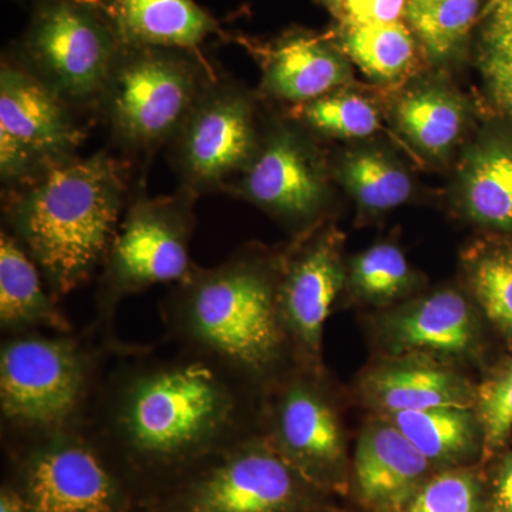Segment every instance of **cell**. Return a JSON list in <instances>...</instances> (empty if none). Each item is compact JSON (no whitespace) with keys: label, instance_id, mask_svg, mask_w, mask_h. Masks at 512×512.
I'll return each instance as SVG.
<instances>
[{"label":"cell","instance_id":"6da1fadb","mask_svg":"<svg viewBox=\"0 0 512 512\" xmlns=\"http://www.w3.org/2000/svg\"><path fill=\"white\" fill-rule=\"evenodd\" d=\"M262 397L208 357L131 345L111 359L86 426L146 508L261 431Z\"/></svg>","mask_w":512,"mask_h":512},{"label":"cell","instance_id":"7a4b0ae2","mask_svg":"<svg viewBox=\"0 0 512 512\" xmlns=\"http://www.w3.org/2000/svg\"><path fill=\"white\" fill-rule=\"evenodd\" d=\"M285 249L249 245L195 265L160 302L165 342L208 357L262 396L298 367L278 305Z\"/></svg>","mask_w":512,"mask_h":512},{"label":"cell","instance_id":"3957f363","mask_svg":"<svg viewBox=\"0 0 512 512\" xmlns=\"http://www.w3.org/2000/svg\"><path fill=\"white\" fill-rule=\"evenodd\" d=\"M130 197L126 164L99 151L5 191L2 229L60 299L100 271Z\"/></svg>","mask_w":512,"mask_h":512},{"label":"cell","instance_id":"277c9868","mask_svg":"<svg viewBox=\"0 0 512 512\" xmlns=\"http://www.w3.org/2000/svg\"><path fill=\"white\" fill-rule=\"evenodd\" d=\"M93 328L29 332L0 343L3 441L84 427L111 359L130 348Z\"/></svg>","mask_w":512,"mask_h":512},{"label":"cell","instance_id":"5b68a950","mask_svg":"<svg viewBox=\"0 0 512 512\" xmlns=\"http://www.w3.org/2000/svg\"><path fill=\"white\" fill-rule=\"evenodd\" d=\"M218 70L200 49L121 45L96 114L128 156L167 147Z\"/></svg>","mask_w":512,"mask_h":512},{"label":"cell","instance_id":"8992f818","mask_svg":"<svg viewBox=\"0 0 512 512\" xmlns=\"http://www.w3.org/2000/svg\"><path fill=\"white\" fill-rule=\"evenodd\" d=\"M198 195L177 188L171 195L148 197L143 184L131 194L116 234L101 264L94 293L96 318L90 325L111 343L121 303L161 284H178L191 274V242Z\"/></svg>","mask_w":512,"mask_h":512},{"label":"cell","instance_id":"52a82bcc","mask_svg":"<svg viewBox=\"0 0 512 512\" xmlns=\"http://www.w3.org/2000/svg\"><path fill=\"white\" fill-rule=\"evenodd\" d=\"M151 512H346L293 468L262 431L158 495Z\"/></svg>","mask_w":512,"mask_h":512},{"label":"cell","instance_id":"ba28073f","mask_svg":"<svg viewBox=\"0 0 512 512\" xmlns=\"http://www.w3.org/2000/svg\"><path fill=\"white\" fill-rule=\"evenodd\" d=\"M25 512H137L143 508L87 426L3 441Z\"/></svg>","mask_w":512,"mask_h":512},{"label":"cell","instance_id":"9c48e42d","mask_svg":"<svg viewBox=\"0 0 512 512\" xmlns=\"http://www.w3.org/2000/svg\"><path fill=\"white\" fill-rule=\"evenodd\" d=\"M121 42L100 0H33L12 53L76 111L96 113Z\"/></svg>","mask_w":512,"mask_h":512},{"label":"cell","instance_id":"30bf717a","mask_svg":"<svg viewBox=\"0 0 512 512\" xmlns=\"http://www.w3.org/2000/svg\"><path fill=\"white\" fill-rule=\"evenodd\" d=\"M261 134L254 94L218 70L168 143L178 188L198 197L227 192L254 158Z\"/></svg>","mask_w":512,"mask_h":512},{"label":"cell","instance_id":"8fae6325","mask_svg":"<svg viewBox=\"0 0 512 512\" xmlns=\"http://www.w3.org/2000/svg\"><path fill=\"white\" fill-rule=\"evenodd\" d=\"M77 111L8 52L0 64V180L5 191L79 158Z\"/></svg>","mask_w":512,"mask_h":512},{"label":"cell","instance_id":"7c38bea8","mask_svg":"<svg viewBox=\"0 0 512 512\" xmlns=\"http://www.w3.org/2000/svg\"><path fill=\"white\" fill-rule=\"evenodd\" d=\"M261 431L309 483L333 497L350 491L345 431L323 373L296 367L262 397Z\"/></svg>","mask_w":512,"mask_h":512},{"label":"cell","instance_id":"4fadbf2b","mask_svg":"<svg viewBox=\"0 0 512 512\" xmlns=\"http://www.w3.org/2000/svg\"><path fill=\"white\" fill-rule=\"evenodd\" d=\"M312 136L292 117L269 121L251 163L227 191L291 227L296 238L319 227L330 198L328 165Z\"/></svg>","mask_w":512,"mask_h":512},{"label":"cell","instance_id":"5bb4252c","mask_svg":"<svg viewBox=\"0 0 512 512\" xmlns=\"http://www.w3.org/2000/svg\"><path fill=\"white\" fill-rule=\"evenodd\" d=\"M343 238L322 225L295 238L285 249L278 305L296 363L323 373V329L333 303L348 284Z\"/></svg>","mask_w":512,"mask_h":512},{"label":"cell","instance_id":"9a60e30c","mask_svg":"<svg viewBox=\"0 0 512 512\" xmlns=\"http://www.w3.org/2000/svg\"><path fill=\"white\" fill-rule=\"evenodd\" d=\"M239 43L261 64L266 99L301 106L352 83V62L330 36L292 29L268 43Z\"/></svg>","mask_w":512,"mask_h":512},{"label":"cell","instance_id":"2e32d148","mask_svg":"<svg viewBox=\"0 0 512 512\" xmlns=\"http://www.w3.org/2000/svg\"><path fill=\"white\" fill-rule=\"evenodd\" d=\"M436 470L392 421L379 414L357 440L350 491L363 512H402Z\"/></svg>","mask_w":512,"mask_h":512},{"label":"cell","instance_id":"e0dca14e","mask_svg":"<svg viewBox=\"0 0 512 512\" xmlns=\"http://www.w3.org/2000/svg\"><path fill=\"white\" fill-rule=\"evenodd\" d=\"M392 356L463 357L480 342L473 305L457 289L439 291L384 313L379 325Z\"/></svg>","mask_w":512,"mask_h":512},{"label":"cell","instance_id":"ac0fdd59","mask_svg":"<svg viewBox=\"0 0 512 512\" xmlns=\"http://www.w3.org/2000/svg\"><path fill=\"white\" fill-rule=\"evenodd\" d=\"M363 400L377 413L419 412L439 407L473 409L477 389L436 357L392 356L360 380Z\"/></svg>","mask_w":512,"mask_h":512},{"label":"cell","instance_id":"d6986e66","mask_svg":"<svg viewBox=\"0 0 512 512\" xmlns=\"http://www.w3.org/2000/svg\"><path fill=\"white\" fill-rule=\"evenodd\" d=\"M457 204L464 217L512 239V130L487 124L464 148L457 168Z\"/></svg>","mask_w":512,"mask_h":512},{"label":"cell","instance_id":"ffe728a7","mask_svg":"<svg viewBox=\"0 0 512 512\" xmlns=\"http://www.w3.org/2000/svg\"><path fill=\"white\" fill-rule=\"evenodd\" d=\"M393 124L416 153L444 163L470 123L463 94L440 76L413 80L393 103Z\"/></svg>","mask_w":512,"mask_h":512},{"label":"cell","instance_id":"44dd1931","mask_svg":"<svg viewBox=\"0 0 512 512\" xmlns=\"http://www.w3.org/2000/svg\"><path fill=\"white\" fill-rule=\"evenodd\" d=\"M121 45L200 49L220 23L197 0H100Z\"/></svg>","mask_w":512,"mask_h":512},{"label":"cell","instance_id":"7402d4cb","mask_svg":"<svg viewBox=\"0 0 512 512\" xmlns=\"http://www.w3.org/2000/svg\"><path fill=\"white\" fill-rule=\"evenodd\" d=\"M42 272L18 241L0 232V330L3 336L29 332L69 333L74 326L57 305Z\"/></svg>","mask_w":512,"mask_h":512},{"label":"cell","instance_id":"603a6c76","mask_svg":"<svg viewBox=\"0 0 512 512\" xmlns=\"http://www.w3.org/2000/svg\"><path fill=\"white\" fill-rule=\"evenodd\" d=\"M384 417L392 421L437 470L474 466V461L483 456V427L476 407H439Z\"/></svg>","mask_w":512,"mask_h":512},{"label":"cell","instance_id":"cb8c5ba5","mask_svg":"<svg viewBox=\"0 0 512 512\" xmlns=\"http://www.w3.org/2000/svg\"><path fill=\"white\" fill-rule=\"evenodd\" d=\"M333 42L373 82L394 84L414 72L421 52L406 20L369 25H336Z\"/></svg>","mask_w":512,"mask_h":512},{"label":"cell","instance_id":"d4e9b609","mask_svg":"<svg viewBox=\"0 0 512 512\" xmlns=\"http://www.w3.org/2000/svg\"><path fill=\"white\" fill-rule=\"evenodd\" d=\"M336 177L363 214L396 210L413 194V180L406 167L376 146L346 150L336 165Z\"/></svg>","mask_w":512,"mask_h":512},{"label":"cell","instance_id":"484cf974","mask_svg":"<svg viewBox=\"0 0 512 512\" xmlns=\"http://www.w3.org/2000/svg\"><path fill=\"white\" fill-rule=\"evenodd\" d=\"M478 29L476 62L495 120L512 130V0H488Z\"/></svg>","mask_w":512,"mask_h":512},{"label":"cell","instance_id":"4316f807","mask_svg":"<svg viewBox=\"0 0 512 512\" xmlns=\"http://www.w3.org/2000/svg\"><path fill=\"white\" fill-rule=\"evenodd\" d=\"M488 0H433L409 2L407 25L413 30L421 53L431 63H444L456 55L474 26L480 22Z\"/></svg>","mask_w":512,"mask_h":512},{"label":"cell","instance_id":"83f0119b","mask_svg":"<svg viewBox=\"0 0 512 512\" xmlns=\"http://www.w3.org/2000/svg\"><path fill=\"white\" fill-rule=\"evenodd\" d=\"M464 264L481 311L495 328L512 338V239L474 245Z\"/></svg>","mask_w":512,"mask_h":512},{"label":"cell","instance_id":"f1b7e54d","mask_svg":"<svg viewBox=\"0 0 512 512\" xmlns=\"http://www.w3.org/2000/svg\"><path fill=\"white\" fill-rule=\"evenodd\" d=\"M291 117L312 134L336 140H363L380 128L376 104L348 87L292 107Z\"/></svg>","mask_w":512,"mask_h":512},{"label":"cell","instance_id":"f546056e","mask_svg":"<svg viewBox=\"0 0 512 512\" xmlns=\"http://www.w3.org/2000/svg\"><path fill=\"white\" fill-rule=\"evenodd\" d=\"M346 285L359 301L389 306L416 288L417 275L402 249L380 242L352 259Z\"/></svg>","mask_w":512,"mask_h":512},{"label":"cell","instance_id":"4dcf8cb0","mask_svg":"<svg viewBox=\"0 0 512 512\" xmlns=\"http://www.w3.org/2000/svg\"><path fill=\"white\" fill-rule=\"evenodd\" d=\"M490 487L481 466L441 468L413 495L402 512H490Z\"/></svg>","mask_w":512,"mask_h":512},{"label":"cell","instance_id":"1f68e13d","mask_svg":"<svg viewBox=\"0 0 512 512\" xmlns=\"http://www.w3.org/2000/svg\"><path fill=\"white\" fill-rule=\"evenodd\" d=\"M476 410L483 427L484 466L503 450L512 434V365L478 387Z\"/></svg>","mask_w":512,"mask_h":512},{"label":"cell","instance_id":"d6a6232c","mask_svg":"<svg viewBox=\"0 0 512 512\" xmlns=\"http://www.w3.org/2000/svg\"><path fill=\"white\" fill-rule=\"evenodd\" d=\"M336 25H369L400 22L406 16L407 0H319Z\"/></svg>","mask_w":512,"mask_h":512},{"label":"cell","instance_id":"836d02e7","mask_svg":"<svg viewBox=\"0 0 512 512\" xmlns=\"http://www.w3.org/2000/svg\"><path fill=\"white\" fill-rule=\"evenodd\" d=\"M487 478L494 510L512 512V451L501 457Z\"/></svg>","mask_w":512,"mask_h":512},{"label":"cell","instance_id":"e575fe53","mask_svg":"<svg viewBox=\"0 0 512 512\" xmlns=\"http://www.w3.org/2000/svg\"><path fill=\"white\" fill-rule=\"evenodd\" d=\"M0 512H25L22 495L8 481L0 488Z\"/></svg>","mask_w":512,"mask_h":512},{"label":"cell","instance_id":"d590c367","mask_svg":"<svg viewBox=\"0 0 512 512\" xmlns=\"http://www.w3.org/2000/svg\"><path fill=\"white\" fill-rule=\"evenodd\" d=\"M409 2H433V0H409Z\"/></svg>","mask_w":512,"mask_h":512},{"label":"cell","instance_id":"8d00e7d4","mask_svg":"<svg viewBox=\"0 0 512 512\" xmlns=\"http://www.w3.org/2000/svg\"><path fill=\"white\" fill-rule=\"evenodd\" d=\"M490 512H498V511H497V510H494V508H493V510H491Z\"/></svg>","mask_w":512,"mask_h":512},{"label":"cell","instance_id":"74e56055","mask_svg":"<svg viewBox=\"0 0 512 512\" xmlns=\"http://www.w3.org/2000/svg\"><path fill=\"white\" fill-rule=\"evenodd\" d=\"M143 512H151V511L143 510Z\"/></svg>","mask_w":512,"mask_h":512},{"label":"cell","instance_id":"f35d334b","mask_svg":"<svg viewBox=\"0 0 512 512\" xmlns=\"http://www.w3.org/2000/svg\"><path fill=\"white\" fill-rule=\"evenodd\" d=\"M510 365H512V360H511V363H510Z\"/></svg>","mask_w":512,"mask_h":512}]
</instances>
